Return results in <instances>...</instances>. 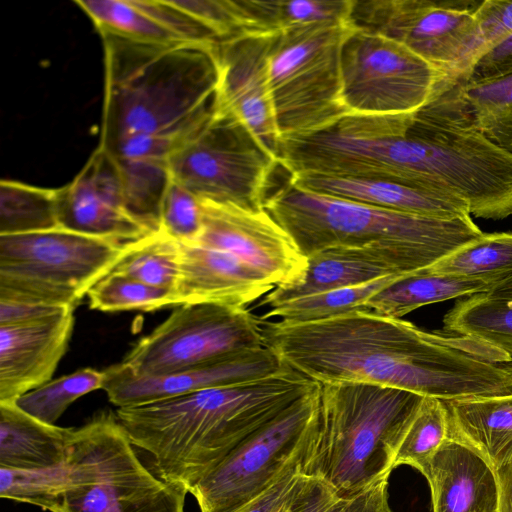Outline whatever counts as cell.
I'll return each mask as SVG.
<instances>
[{
  "label": "cell",
  "instance_id": "1",
  "mask_svg": "<svg viewBox=\"0 0 512 512\" xmlns=\"http://www.w3.org/2000/svg\"><path fill=\"white\" fill-rule=\"evenodd\" d=\"M261 328L266 348L318 383L387 386L442 401L512 392V365L501 350L368 309L307 323L261 317Z\"/></svg>",
  "mask_w": 512,
  "mask_h": 512
},
{
  "label": "cell",
  "instance_id": "2",
  "mask_svg": "<svg viewBox=\"0 0 512 512\" xmlns=\"http://www.w3.org/2000/svg\"><path fill=\"white\" fill-rule=\"evenodd\" d=\"M104 97L99 146L115 160L128 210L158 215L169 158L218 110L216 45H155L101 34Z\"/></svg>",
  "mask_w": 512,
  "mask_h": 512
},
{
  "label": "cell",
  "instance_id": "3",
  "mask_svg": "<svg viewBox=\"0 0 512 512\" xmlns=\"http://www.w3.org/2000/svg\"><path fill=\"white\" fill-rule=\"evenodd\" d=\"M317 384L286 367L266 378L122 407L115 413L133 446L153 457L156 474L190 493L234 449Z\"/></svg>",
  "mask_w": 512,
  "mask_h": 512
},
{
  "label": "cell",
  "instance_id": "4",
  "mask_svg": "<svg viewBox=\"0 0 512 512\" xmlns=\"http://www.w3.org/2000/svg\"><path fill=\"white\" fill-rule=\"evenodd\" d=\"M264 209L306 258L332 247L372 248L409 272L427 269L483 234L471 216L441 219L380 208L296 187L288 181Z\"/></svg>",
  "mask_w": 512,
  "mask_h": 512
},
{
  "label": "cell",
  "instance_id": "5",
  "mask_svg": "<svg viewBox=\"0 0 512 512\" xmlns=\"http://www.w3.org/2000/svg\"><path fill=\"white\" fill-rule=\"evenodd\" d=\"M424 396L365 383H319L312 430L300 464L341 496L389 478Z\"/></svg>",
  "mask_w": 512,
  "mask_h": 512
},
{
  "label": "cell",
  "instance_id": "6",
  "mask_svg": "<svg viewBox=\"0 0 512 512\" xmlns=\"http://www.w3.org/2000/svg\"><path fill=\"white\" fill-rule=\"evenodd\" d=\"M62 512H184L187 492L147 469L116 413L75 429Z\"/></svg>",
  "mask_w": 512,
  "mask_h": 512
},
{
  "label": "cell",
  "instance_id": "7",
  "mask_svg": "<svg viewBox=\"0 0 512 512\" xmlns=\"http://www.w3.org/2000/svg\"><path fill=\"white\" fill-rule=\"evenodd\" d=\"M349 22L298 26L273 38L269 85L280 139L324 130L348 114L340 58Z\"/></svg>",
  "mask_w": 512,
  "mask_h": 512
},
{
  "label": "cell",
  "instance_id": "8",
  "mask_svg": "<svg viewBox=\"0 0 512 512\" xmlns=\"http://www.w3.org/2000/svg\"><path fill=\"white\" fill-rule=\"evenodd\" d=\"M129 243L61 227L0 235V301L75 309L115 268Z\"/></svg>",
  "mask_w": 512,
  "mask_h": 512
},
{
  "label": "cell",
  "instance_id": "9",
  "mask_svg": "<svg viewBox=\"0 0 512 512\" xmlns=\"http://www.w3.org/2000/svg\"><path fill=\"white\" fill-rule=\"evenodd\" d=\"M279 161L231 113L214 116L169 158L170 178L201 200L264 209Z\"/></svg>",
  "mask_w": 512,
  "mask_h": 512
},
{
  "label": "cell",
  "instance_id": "10",
  "mask_svg": "<svg viewBox=\"0 0 512 512\" xmlns=\"http://www.w3.org/2000/svg\"><path fill=\"white\" fill-rule=\"evenodd\" d=\"M342 98L348 114H415L454 78L404 45L354 28L340 58Z\"/></svg>",
  "mask_w": 512,
  "mask_h": 512
},
{
  "label": "cell",
  "instance_id": "11",
  "mask_svg": "<svg viewBox=\"0 0 512 512\" xmlns=\"http://www.w3.org/2000/svg\"><path fill=\"white\" fill-rule=\"evenodd\" d=\"M319 383L234 449L190 493L201 512H236L301 463L318 404Z\"/></svg>",
  "mask_w": 512,
  "mask_h": 512
},
{
  "label": "cell",
  "instance_id": "12",
  "mask_svg": "<svg viewBox=\"0 0 512 512\" xmlns=\"http://www.w3.org/2000/svg\"><path fill=\"white\" fill-rule=\"evenodd\" d=\"M481 1L353 0L350 22L404 45L457 79L481 54Z\"/></svg>",
  "mask_w": 512,
  "mask_h": 512
},
{
  "label": "cell",
  "instance_id": "13",
  "mask_svg": "<svg viewBox=\"0 0 512 512\" xmlns=\"http://www.w3.org/2000/svg\"><path fill=\"white\" fill-rule=\"evenodd\" d=\"M259 347H265L261 318L248 309L184 304L141 338L122 363L138 375L161 376Z\"/></svg>",
  "mask_w": 512,
  "mask_h": 512
},
{
  "label": "cell",
  "instance_id": "14",
  "mask_svg": "<svg viewBox=\"0 0 512 512\" xmlns=\"http://www.w3.org/2000/svg\"><path fill=\"white\" fill-rule=\"evenodd\" d=\"M202 230L198 243L232 253L276 287L301 278L307 258L265 210L201 200Z\"/></svg>",
  "mask_w": 512,
  "mask_h": 512
},
{
  "label": "cell",
  "instance_id": "15",
  "mask_svg": "<svg viewBox=\"0 0 512 512\" xmlns=\"http://www.w3.org/2000/svg\"><path fill=\"white\" fill-rule=\"evenodd\" d=\"M286 367L266 347L242 350L185 371L161 376L138 375L120 362L104 370L102 389L112 404L122 408L258 380L275 375Z\"/></svg>",
  "mask_w": 512,
  "mask_h": 512
},
{
  "label": "cell",
  "instance_id": "16",
  "mask_svg": "<svg viewBox=\"0 0 512 512\" xmlns=\"http://www.w3.org/2000/svg\"><path fill=\"white\" fill-rule=\"evenodd\" d=\"M57 211L59 227L86 235L128 243L151 233L128 212L118 165L100 146L58 188Z\"/></svg>",
  "mask_w": 512,
  "mask_h": 512
},
{
  "label": "cell",
  "instance_id": "17",
  "mask_svg": "<svg viewBox=\"0 0 512 512\" xmlns=\"http://www.w3.org/2000/svg\"><path fill=\"white\" fill-rule=\"evenodd\" d=\"M274 36L238 35L219 42L218 107L238 118L279 161L277 130L269 85Z\"/></svg>",
  "mask_w": 512,
  "mask_h": 512
},
{
  "label": "cell",
  "instance_id": "18",
  "mask_svg": "<svg viewBox=\"0 0 512 512\" xmlns=\"http://www.w3.org/2000/svg\"><path fill=\"white\" fill-rule=\"evenodd\" d=\"M73 312L0 326V402H14L51 380L72 335Z\"/></svg>",
  "mask_w": 512,
  "mask_h": 512
},
{
  "label": "cell",
  "instance_id": "19",
  "mask_svg": "<svg viewBox=\"0 0 512 512\" xmlns=\"http://www.w3.org/2000/svg\"><path fill=\"white\" fill-rule=\"evenodd\" d=\"M99 34L155 45H216L219 37L175 0H75Z\"/></svg>",
  "mask_w": 512,
  "mask_h": 512
},
{
  "label": "cell",
  "instance_id": "20",
  "mask_svg": "<svg viewBox=\"0 0 512 512\" xmlns=\"http://www.w3.org/2000/svg\"><path fill=\"white\" fill-rule=\"evenodd\" d=\"M179 243L181 272L175 289L176 307L219 304L246 308L276 287L232 253L198 243Z\"/></svg>",
  "mask_w": 512,
  "mask_h": 512
},
{
  "label": "cell",
  "instance_id": "21",
  "mask_svg": "<svg viewBox=\"0 0 512 512\" xmlns=\"http://www.w3.org/2000/svg\"><path fill=\"white\" fill-rule=\"evenodd\" d=\"M289 179L304 190L399 212L441 219L471 216L458 198L404 183L318 174H289Z\"/></svg>",
  "mask_w": 512,
  "mask_h": 512
},
{
  "label": "cell",
  "instance_id": "22",
  "mask_svg": "<svg viewBox=\"0 0 512 512\" xmlns=\"http://www.w3.org/2000/svg\"><path fill=\"white\" fill-rule=\"evenodd\" d=\"M412 273L394 256L377 249L332 247L307 257L304 275L275 287L261 305L269 308L294 299L355 286L379 278Z\"/></svg>",
  "mask_w": 512,
  "mask_h": 512
},
{
  "label": "cell",
  "instance_id": "23",
  "mask_svg": "<svg viewBox=\"0 0 512 512\" xmlns=\"http://www.w3.org/2000/svg\"><path fill=\"white\" fill-rule=\"evenodd\" d=\"M432 512H496L495 472L475 452L449 438L433 457L426 475Z\"/></svg>",
  "mask_w": 512,
  "mask_h": 512
},
{
  "label": "cell",
  "instance_id": "24",
  "mask_svg": "<svg viewBox=\"0 0 512 512\" xmlns=\"http://www.w3.org/2000/svg\"><path fill=\"white\" fill-rule=\"evenodd\" d=\"M444 403L449 438L467 446L493 471L512 460V392Z\"/></svg>",
  "mask_w": 512,
  "mask_h": 512
},
{
  "label": "cell",
  "instance_id": "25",
  "mask_svg": "<svg viewBox=\"0 0 512 512\" xmlns=\"http://www.w3.org/2000/svg\"><path fill=\"white\" fill-rule=\"evenodd\" d=\"M75 429L44 423L15 402H0V466L39 469L61 465L70 454Z\"/></svg>",
  "mask_w": 512,
  "mask_h": 512
},
{
  "label": "cell",
  "instance_id": "26",
  "mask_svg": "<svg viewBox=\"0 0 512 512\" xmlns=\"http://www.w3.org/2000/svg\"><path fill=\"white\" fill-rule=\"evenodd\" d=\"M439 96L463 124L512 154V72L472 82L455 79Z\"/></svg>",
  "mask_w": 512,
  "mask_h": 512
},
{
  "label": "cell",
  "instance_id": "27",
  "mask_svg": "<svg viewBox=\"0 0 512 512\" xmlns=\"http://www.w3.org/2000/svg\"><path fill=\"white\" fill-rule=\"evenodd\" d=\"M239 35L275 36L313 23L349 22L353 0H231Z\"/></svg>",
  "mask_w": 512,
  "mask_h": 512
},
{
  "label": "cell",
  "instance_id": "28",
  "mask_svg": "<svg viewBox=\"0 0 512 512\" xmlns=\"http://www.w3.org/2000/svg\"><path fill=\"white\" fill-rule=\"evenodd\" d=\"M492 287L483 280L436 274L423 269L400 277L371 297L364 309L401 318L422 306L487 293Z\"/></svg>",
  "mask_w": 512,
  "mask_h": 512
},
{
  "label": "cell",
  "instance_id": "29",
  "mask_svg": "<svg viewBox=\"0 0 512 512\" xmlns=\"http://www.w3.org/2000/svg\"><path fill=\"white\" fill-rule=\"evenodd\" d=\"M445 331L482 340L505 353L512 365V301L475 294L458 300L443 318Z\"/></svg>",
  "mask_w": 512,
  "mask_h": 512
},
{
  "label": "cell",
  "instance_id": "30",
  "mask_svg": "<svg viewBox=\"0 0 512 512\" xmlns=\"http://www.w3.org/2000/svg\"><path fill=\"white\" fill-rule=\"evenodd\" d=\"M426 270L494 286L512 277V232L483 233Z\"/></svg>",
  "mask_w": 512,
  "mask_h": 512
},
{
  "label": "cell",
  "instance_id": "31",
  "mask_svg": "<svg viewBox=\"0 0 512 512\" xmlns=\"http://www.w3.org/2000/svg\"><path fill=\"white\" fill-rule=\"evenodd\" d=\"M58 189L14 180L0 183V235L25 234L59 227Z\"/></svg>",
  "mask_w": 512,
  "mask_h": 512
},
{
  "label": "cell",
  "instance_id": "32",
  "mask_svg": "<svg viewBox=\"0 0 512 512\" xmlns=\"http://www.w3.org/2000/svg\"><path fill=\"white\" fill-rule=\"evenodd\" d=\"M403 275L405 274L391 275L371 282L287 301L270 308L262 318L276 317L288 323H307L364 310V305L371 297Z\"/></svg>",
  "mask_w": 512,
  "mask_h": 512
},
{
  "label": "cell",
  "instance_id": "33",
  "mask_svg": "<svg viewBox=\"0 0 512 512\" xmlns=\"http://www.w3.org/2000/svg\"><path fill=\"white\" fill-rule=\"evenodd\" d=\"M111 272L175 292L181 272L180 243L162 231L150 233L130 242Z\"/></svg>",
  "mask_w": 512,
  "mask_h": 512
},
{
  "label": "cell",
  "instance_id": "34",
  "mask_svg": "<svg viewBox=\"0 0 512 512\" xmlns=\"http://www.w3.org/2000/svg\"><path fill=\"white\" fill-rule=\"evenodd\" d=\"M449 439L448 411L444 401L425 396L395 459V467L408 465L426 475L430 463Z\"/></svg>",
  "mask_w": 512,
  "mask_h": 512
},
{
  "label": "cell",
  "instance_id": "35",
  "mask_svg": "<svg viewBox=\"0 0 512 512\" xmlns=\"http://www.w3.org/2000/svg\"><path fill=\"white\" fill-rule=\"evenodd\" d=\"M104 381V371L82 368L48 381L23 394L14 402L34 418L55 425L73 402L85 394L102 389Z\"/></svg>",
  "mask_w": 512,
  "mask_h": 512
},
{
  "label": "cell",
  "instance_id": "36",
  "mask_svg": "<svg viewBox=\"0 0 512 512\" xmlns=\"http://www.w3.org/2000/svg\"><path fill=\"white\" fill-rule=\"evenodd\" d=\"M68 474V458L61 465L48 468L17 469L0 466V497L31 504L44 511L62 512Z\"/></svg>",
  "mask_w": 512,
  "mask_h": 512
},
{
  "label": "cell",
  "instance_id": "37",
  "mask_svg": "<svg viewBox=\"0 0 512 512\" xmlns=\"http://www.w3.org/2000/svg\"><path fill=\"white\" fill-rule=\"evenodd\" d=\"M91 309L103 312L155 311L176 307L175 292L110 272L87 293Z\"/></svg>",
  "mask_w": 512,
  "mask_h": 512
},
{
  "label": "cell",
  "instance_id": "38",
  "mask_svg": "<svg viewBox=\"0 0 512 512\" xmlns=\"http://www.w3.org/2000/svg\"><path fill=\"white\" fill-rule=\"evenodd\" d=\"M388 479L350 496H341L324 482L309 481L294 512H393L389 504Z\"/></svg>",
  "mask_w": 512,
  "mask_h": 512
},
{
  "label": "cell",
  "instance_id": "39",
  "mask_svg": "<svg viewBox=\"0 0 512 512\" xmlns=\"http://www.w3.org/2000/svg\"><path fill=\"white\" fill-rule=\"evenodd\" d=\"M202 230L200 199L170 178L160 208V231L181 243H195Z\"/></svg>",
  "mask_w": 512,
  "mask_h": 512
},
{
  "label": "cell",
  "instance_id": "40",
  "mask_svg": "<svg viewBox=\"0 0 512 512\" xmlns=\"http://www.w3.org/2000/svg\"><path fill=\"white\" fill-rule=\"evenodd\" d=\"M300 464L289 469L260 496L236 512H294L309 481Z\"/></svg>",
  "mask_w": 512,
  "mask_h": 512
},
{
  "label": "cell",
  "instance_id": "41",
  "mask_svg": "<svg viewBox=\"0 0 512 512\" xmlns=\"http://www.w3.org/2000/svg\"><path fill=\"white\" fill-rule=\"evenodd\" d=\"M476 16L480 56L512 35V0H482Z\"/></svg>",
  "mask_w": 512,
  "mask_h": 512
},
{
  "label": "cell",
  "instance_id": "42",
  "mask_svg": "<svg viewBox=\"0 0 512 512\" xmlns=\"http://www.w3.org/2000/svg\"><path fill=\"white\" fill-rule=\"evenodd\" d=\"M511 72L512 35L481 55L459 79L472 82L502 76Z\"/></svg>",
  "mask_w": 512,
  "mask_h": 512
},
{
  "label": "cell",
  "instance_id": "43",
  "mask_svg": "<svg viewBox=\"0 0 512 512\" xmlns=\"http://www.w3.org/2000/svg\"><path fill=\"white\" fill-rule=\"evenodd\" d=\"M69 307L0 301V326L35 322L59 314Z\"/></svg>",
  "mask_w": 512,
  "mask_h": 512
},
{
  "label": "cell",
  "instance_id": "44",
  "mask_svg": "<svg viewBox=\"0 0 512 512\" xmlns=\"http://www.w3.org/2000/svg\"><path fill=\"white\" fill-rule=\"evenodd\" d=\"M494 472L498 488L496 512H512V460Z\"/></svg>",
  "mask_w": 512,
  "mask_h": 512
},
{
  "label": "cell",
  "instance_id": "45",
  "mask_svg": "<svg viewBox=\"0 0 512 512\" xmlns=\"http://www.w3.org/2000/svg\"><path fill=\"white\" fill-rule=\"evenodd\" d=\"M485 294L491 298L512 301V277L495 284Z\"/></svg>",
  "mask_w": 512,
  "mask_h": 512
}]
</instances>
